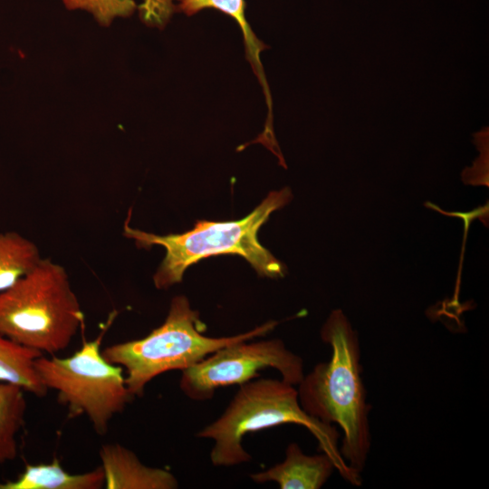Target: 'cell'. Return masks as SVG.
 Returning <instances> with one entry per match:
<instances>
[{
	"label": "cell",
	"instance_id": "5b68a950",
	"mask_svg": "<svg viewBox=\"0 0 489 489\" xmlns=\"http://www.w3.org/2000/svg\"><path fill=\"white\" fill-rule=\"evenodd\" d=\"M278 324L267 321L237 335L213 338L199 312L184 295L175 296L164 322L147 336L119 342L101 350L103 357L125 370V382L133 397H141L147 384L170 370H184L217 350L242 340L263 337Z\"/></svg>",
	"mask_w": 489,
	"mask_h": 489
},
{
	"label": "cell",
	"instance_id": "30bf717a",
	"mask_svg": "<svg viewBox=\"0 0 489 489\" xmlns=\"http://www.w3.org/2000/svg\"><path fill=\"white\" fill-rule=\"evenodd\" d=\"M104 481L101 466L73 475L54 458L47 464H26L15 479L0 482V489H101Z\"/></svg>",
	"mask_w": 489,
	"mask_h": 489
},
{
	"label": "cell",
	"instance_id": "52a82bcc",
	"mask_svg": "<svg viewBox=\"0 0 489 489\" xmlns=\"http://www.w3.org/2000/svg\"><path fill=\"white\" fill-rule=\"evenodd\" d=\"M242 340L226 345L182 370L181 391L195 401L211 399L217 388L242 385L272 368L282 379L297 386L304 377L302 359L280 339Z\"/></svg>",
	"mask_w": 489,
	"mask_h": 489
},
{
	"label": "cell",
	"instance_id": "7c38bea8",
	"mask_svg": "<svg viewBox=\"0 0 489 489\" xmlns=\"http://www.w3.org/2000/svg\"><path fill=\"white\" fill-rule=\"evenodd\" d=\"M25 391L19 386L0 382V465L16 458L17 435L25 422Z\"/></svg>",
	"mask_w": 489,
	"mask_h": 489
},
{
	"label": "cell",
	"instance_id": "e0dca14e",
	"mask_svg": "<svg viewBox=\"0 0 489 489\" xmlns=\"http://www.w3.org/2000/svg\"><path fill=\"white\" fill-rule=\"evenodd\" d=\"M424 205L425 206L430 209L436 210L445 216L459 217L464 222V236H463L464 238H463V243H462V249H461L460 261H459V269H458V275H457L456 288H455V293L457 295L468 229L471 225L472 221L476 218H479L485 225V217L488 218V214H489V203L486 202V204H484V206L475 207L474 210L469 211V212H446L445 210H442L438 206L429 201L425 202Z\"/></svg>",
	"mask_w": 489,
	"mask_h": 489
},
{
	"label": "cell",
	"instance_id": "7a4b0ae2",
	"mask_svg": "<svg viewBox=\"0 0 489 489\" xmlns=\"http://www.w3.org/2000/svg\"><path fill=\"white\" fill-rule=\"evenodd\" d=\"M283 424L306 427L316 438L319 449L333 459L342 477L353 485L361 484L360 475L352 472L340 455L337 429L309 416L300 405L295 386L282 379H257L240 385L224 413L197 436L214 442L210 452L213 465L234 466L252 458L242 444L247 434Z\"/></svg>",
	"mask_w": 489,
	"mask_h": 489
},
{
	"label": "cell",
	"instance_id": "277c9868",
	"mask_svg": "<svg viewBox=\"0 0 489 489\" xmlns=\"http://www.w3.org/2000/svg\"><path fill=\"white\" fill-rule=\"evenodd\" d=\"M83 321L65 268L50 258L0 292V334L43 354L64 350Z\"/></svg>",
	"mask_w": 489,
	"mask_h": 489
},
{
	"label": "cell",
	"instance_id": "3957f363",
	"mask_svg": "<svg viewBox=\"0 0 489 489\" xmlns=\"http://www.w3.org/2000/svg\"><path fill=\"white\" fill-rule=\"evenodd\" d=\"M292 197L291 189L284 187L271 192L259 206L240 220L197 221L189 231L166 235L130 226L129 211L123 225V234L139 247L160 245L165 248V256L153 275L157 289H168L180 283L186 270L199 260L225 254L243 256L260 275L279 278L285 274L286 267L260 244L257 235L270 215L288 204Z\"/></svg>",
	"mask_w": 489,
	"mask_h": 489
},
{
	"label": "cell",
	"instance_id": "9c48e42d",
	"mask_svg": "<svg viewBox=\"0 0 489 489\" xmlns=\"http://www.w3.org/2000/svg\"><path fill=\"white\" fill-rule=\"evenodd\" d=\"M334 470L335 462L328 454L309 455L292 442L286 447L283 462L250 477L258 484L275 482L281 489H320Z\"/></svg>",
	"mask_w": 489,
	"mask_h": 489
},
{
	"label": "cell",
	"instance_id": "4fadbf2b",
	"mask_svg": "<svg viewBox=\"0 0 489 489\" xmlns=\"http://www.w3.org/2000/svg\"><path fill=\"white\" fill-rule=\"evenodd\" d=\"M37 245L17 232L0 233V292L12 286L41 260Z\"/></svg>",
	"mask_w": 489,
	"mask_h": 489
},
{
	"label": "cell",
	"instance_id": "6da1fadb",
	"mask_svg": "<svg viewBox=\"0 0 489 489\" xmlns=\"http://www.w3.org/2000/svg\"><path fill=\"white\" fill-rule=\"evenodd\" d=\"M321 338L331 349V359L304 375L297 385L299 402L309 416L341 428L340 455L360 475L370 451L371 435L359 336L343 312L337 309L323 324Z\"/></svg>",
	"mask_w": 489,
	"mask_h": 489
},
{
	"label": "cell",
	"instance_id": "2e32d148",
	"mask_svg": "<svg viewBox=\"0 0 489 489\" xmlns=\"http://www.w3.org/2000/svg\"><path fill=\"white\" fill-rule=\"evenodd\" d=\"M180 0H141L138 5L140 20L148 26L162 29L177 10Z\"/></svg>",
	"mask_w": 489,
	"mask_h": 489
},
{
	"label": "cell",
	"instance_id": "8fae6325",
	"mask_svg": "<svg viewBox=\"0 0 489 489\" xmlns=\"http://www.w3.org/2000/svg\"><path fill=\"white\" fill-rule=\"evenodd\" d=\"M42 352L23 346L0 334V382L21 387L38 398L48 393L35 369Z\"/></svg>",
	"mask_w": 489,
	"mask_h": 489
},
{
	"label": "cell",
	"instance_id": "8992f818",
	"mask_svg": "<svg viewBox=\"0 0 489 489\" xmlns=\"http://www.w3.org/2000/svg\"><path fill=\"white\" fill-rule=\"evenodd\" d=\"M117 312L110 313L102 331L67 358L54 355L35 360V369L44 386L57 392L71 418L86 416L94 431L104 436L110 420L134 398L129 391L123 369L109 362L101 345Z\"/></svg>",
	"mask_w": 489,
	"mask_h": 489
},
{
	"label": "cell",
	"instance_id": "5bb4252c",
	"mask_svg": "<svg viewBox=\"0 0 489 489\" xmlns=\"http://www.w3.org/2000/svg\"><path fill=\"white\" fill-rule=\"evenodd\" d=\"M206 8L219 10L232 17L238 24L244 35L247 55L263 84L266 86L260 62V53L265 46L256 38L246 21L244 0H180L177 5V10L187 15H193Z\"/></svg>",
	"mask_w": 489,
	"mask_h": 489
},
{
	"label": "cell",
	"instance_id": "9a60e30c",
	"mask_svg": "<svg viewBox=\"0 0 489 489\" xmlns=\"http://www.w3.org/2000/svg\"><path fill=\"white\" fill-rule=\"evenodd\" d=\"M68 10L90 13L101 26H109L117 18L130 16L138 8L134 0H62Z\"/></svg>",
	"mask_w": 489,
	"mask_h": 489
},
{
	"label": "cell",
	"instance_id": "ba28073f",
	"mask_svg": "<svg viewBox=\"0 0 489 489\" xmlns=\"http://www.w3.org/2000/svg\"><path fill=\"white\" fill-rule=\"evenodd\" d=\"M106 489H176L178 482L168 470L144 465L130 449L119 443L100 449Z\"/></svg>",
	"mask_w": 489,
	"mask_h": 489
}]
</instances>
